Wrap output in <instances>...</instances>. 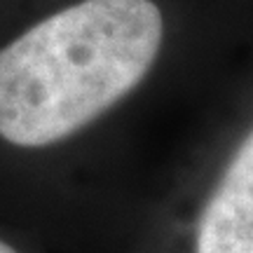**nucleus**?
<instances>
[{"label":"nucleus","instance_id":"obj_2","mask_svg":"<svg viewBox=\"0 0 253 253\" xmlns=\"http://www.w3.org/2000/svg\"><path fill=\"white\" fill-rule=\"evenodd\" d=\"M197 253H253V129L202 211Z\"/></svg>","mask_w":253,"mask_h":253},{"label":"nucleus","instance_id":"obj_3","mask_svg":"<svg viewBox=\"0 0 253 253\" xmlns=\"http://www.w3.org/2000/svg\"><path fill=\"white\" fill-rule=\"evenodd\" d=\"M0 253H17V251H14V249H12L9 244H5V242H0Z\"/></svg>","mask_w":253,"mask_h":253},{"label":"nucleus","instance_id":"obj_1","mask_svg":"<svg viewBox=\"0 0 253 253\" xmlns=\"http://www.w3.org/2000/svg\"><path fill=\"white\" fill-rule=\"evenodd\" d=\"M150 0H82L0 49V136L40 148L80 131L145 78L162 45Z\"/></svg>","mask_w":253,"mask_h":253}]
</instances>
